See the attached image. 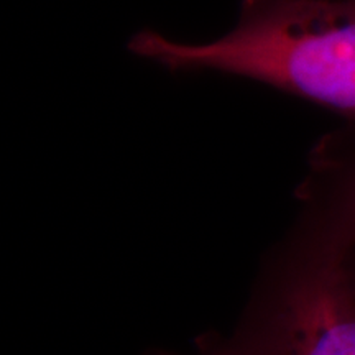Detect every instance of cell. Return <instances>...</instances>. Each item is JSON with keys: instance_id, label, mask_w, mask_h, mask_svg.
Listing matches in <instances>:
<instances>
[{"instance_id": "4", "label": "cell", "mask_w": 355, "mask_h": 355, "mask_svg": "<svg viewBox=\"0 0 355 355\" xmlns=\"http://www.w3.org/2000/svg\"><path fill=\"white\" fill-rule=\"evenodd\" d=\"M150 355H175L171 352H165V350H157ZM201 355H254L250 350L247 339L243 337L241 331H237L230 340H219V343L206 344V347H202Z\"/></svg>"}, {"instance_id": "2", "label": "cell", "mask_w": 355, "mask_h": 355, "mask_svg": "<svg viewBox=\"0 0 355 355\" xmlns=\"http://www.w3.org/2000/svg\"><path fill=\"white\" fill-rule=\"evenodd\" d=\"M355 243L318 222L241 331L254 355H355Z\"/></svg>"}, {"instance_id": "3", "label": "cell", "mask_w": 355, "mask_h": 355, "mask_svg": "<svg viewBox=\"0 0 355 355\" xmlns=\"http://www.w3.org/2000/svg\"><path fill=\"white\" fill-rule=\"evenodd\" d=\"M319 222L334 230L345 241L355 243V168L344 178L329 209Z\"/></svg>"}, {"instance_id": "1", "label": "cell", "mask_w": 355, "mask_h": 355, "mask_svg": "<svg viewBox=\"0 0 355 355\" xmlns=\"http://www.w3.org/2000/svg\"><path fill=\"white\" fill-rule=\"evenodd\" d=\"M130 50L166 68L257 79L355 119V0H245L237 28L216 42L141 32Z\"/></svg>"}]
</instances>
